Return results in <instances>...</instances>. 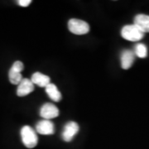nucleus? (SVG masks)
<instances>
[{"mask_svg":"<svg viewBox=\"0 0 149 149\" xmlns=\"http://www.w3.org/2000/svg\"><path fill=\"white\" fill-rule=\"evenodd\" d=\"M21 138L22 143L27 148H33L37 145L38 138L35 130L30 126H24L21 129Z\"/></svg>","mask_w":149,"mask_h":149,"instance_id":"nucleus-1","label":"nucleus"},{"mask_svg":"<svg viewBox=\"0 0 149 149\" xmlns=\"http://www.w3.org/2000/svg\"><path fill=\"white\" fill-rule=\"evenodd\" d=\"M121 36L125 40L130 42H139L143 38L144 33L134 24H131L123 27L121 30Z\"/></svg>","mask_w":149,"mask_h":149,"instance_id":"nucleus-2","label":"nucleus"},{"mask_svg":"<svg viewBox=\"0 0 149 149\" xmlns=\"http://www.w3.org/2000/svg\"><path fill=\"white\" fill-rule=\"evenodd\" d=\"M68 28L70 32L75 35H85L90 32V26L85 21L72 18L68 22Z\"/></svg>","mask_w":149,"mask_h":149,"instance_id":"nucleus-3","label":"nucleus"},{"mask_svg":"<svg viewBox=\"0 0 149 149\" xmlns=\"http://www.w3.org/2000/svg\"><path fill=\"white\" fill-rule=\"evenodd\" d=\"M23 69H24L23 63L20 61H17L13 64L8 71V79L10 83H12L13 85H18L21 82L22 80L23 79L21 74Z\"/></svg>","mask_w":149,"mask_h":149,"instance_id":"nucleus-4","label":"nucleus"},{"mask_svg":"<svg viewBox=\"0 0 149 149\" xmlns=\"http://www.w3.org/2000/svg\"><path fill=\"white\" fill-rule=\"evenodd\" d=\"M59 109L57 107L52 103H46L40 109V116L43 119L51 120L52 118L58 117Z\"/></svg>","mask_w":149,"mask_h":149,"instance_id":"nucleus-5","label":"nucleus"},{"mask_svg":"<svg viewBox=\"0 0 149 149\" xmlns=\"http://www.w3.org/2000/svg\"><path fill=\"white\" fill-rule=\"evenodd\" d=\"M79 125L75 122H68L64 126L61 133V138L65 142L69 143L79 132Z\"/></svg>","mask_w":149,"mask_h":149,"instance_id":"nucleus-6","label":"nucleus"},{"mask_svg":"<svg viewBox=\"0 0 149 149\" xmlns=\"http://www.w3.org/2000/svg\"><path fill=\"white\" fill-rule=\"evenodd\" d=\"M36 130L42 135H52L55 133V126L51 120L42 119L36 124Z\"/></svg>","mask_w":149,"mask_h":149,"instance_id":"nucleus-7","label":"nucleus"},{"mask_svg":"<svg viewBox=\"0 0 149 149\" xmlns=\"http://www.w3.org/2000/svg\"><path fill=\"white\" fill-rule=\"evenodd\" d=\"M33 91H34V85L32 80L27 78H23L21 82L18 84L17 89V95L19 97H23L29 95Z\"/></svg>","mask_w":149,"mask_h":149,"instance_id":"nucleus-8","label":"nucleus"},{"mask_svg":"<svg viewBox=\"0 0 149 149\" xmlns=\"http://www.w3.org/2000/svg\"><path fill=\"white\" fill-rule=\"evenodd\" d=\"M135 54L130 50H124L121 53V67L123 70L129 69L133 64Z\"/></svg>","mask_w":149,"mask_h":149,"instance_id":"nucleus-9","label":"nucleus"},{"mask_svg":"<svg viewBox=\"0 0 149 149\" xmlns=\"http://www.w3.org/2000/svg\"><path fill=\"white\" fill-rule=\"evenodd\" d=\"M133 24L143 32H149V16L145 14H139L134 17Z\"/></svg>","mask_w":149,"mask_h":149,"instance_id":"nucleus-10","label":"nucleus"},{"mask_svg":"<svg viewBox=\"0 0 149 149\" xmlns=\"http://www.w3.org/2000/svg\"><path fill=\"white\" fill-rule=\"evenodd\" d=\"M31 80L33 83V85H37L39 87H42V88L43 87L46 88L51 83L50 77L46 75V74H42L40 72H36L32 74Z\"/></svg>","mask_w":149,"mask_h":149,"instance_id":"nucleus-11","label":"nucleus"},{"mask_svg":"<svg viewBox=\"0 0 149 149\" xmlns=\"http://www.w3.org/2000/svg\"><path fill=\"white\" fill-rule=\"evenodd\" d=\"M46 89V92L47 94L48 97L54 102H59L61 100V92L58 91L57 87L54 84L50 83L49 85L45 88Z\"/></svg>","mask_w":149,"mask_h":149,"instance_id":"nucleus-12","label":"nucleus"},{"mask_svg":"<svg viewBox=\"0 0 149 149\" xmlns=\"http://www.w3.org/2000/svg\"><path fill=\"white\" fill-rule=\"evenodd\" d=\"M133 52L139 58H145L148 56V48L143 43H139L135 46Z\"/></svg>","mask_w":149,"mask_h":149,"instance_id":"nucleus-13","label":"nucleus"},{"mask_svg":"<svg viewBox=\"0 0 149 149\" xmlns=\"http://www.w3.org/2000/svg\"><path fill=\"white\" fill-rule=\"evenodd\" d=\"M32 3L31 0H18L17 3L22 7H27L30 5V3Z\"/></svg>","mask_w":149,"mask_h":149,"instance_id":"nucleus-14","label":"nucleus"}]
</instances>
